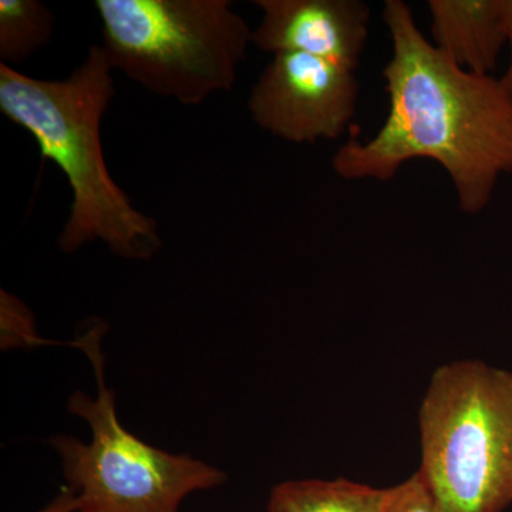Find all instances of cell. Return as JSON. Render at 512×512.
I'll use <instances>...</instances> for the list:
<instances>
[{
  "mask_svg": "<svg viewBox=\"0 0 512 512\" xmlns=\"http://www.w3.org/2000/svg\"><path fill=\"white\" fill-rule=\"evenodd\" d=\"M382 18L392 40L382 73L389 113L375 136L336 150L333 171L384 183L409 161L433 160L450 177L460 210L480 214L512 173L511 103L494 76L467 72L437 49L403 0H386Z\"/></svg>",
  "mask_w": 512,
  "mask_h": 512,
  "instance_id": "6da1fadb",
  "label": "cell"
},
{
  "mask_svg": "<svg viewBox=\"0 0 512 512\" xmlns=\"http://www.w3.org/2000/svg\"><path fill=\"white\" fill-rule=\"evenodd\" d=\"M113 72L101 46L90 47L64 80H39L0 64V111L32 134L69 181L73 201L60 249L76 252L101 241L120 258L144 261L161 248L157 222L113 180L101 146V123L116 93Z\"/></svg>",
  "mask_w": 512,
  "mask_h": 512,
  "instance_id": "7a4b0ae2",
  "label": "cell"
},
{
  "mask_svg": "<svg viewBox=\"0 0 512 512\" xmlns=\"http://www.w3.org/2000/svg\"><path fill=\"white\" fill-rule=\"evenodd\" d=\"M94 9L111 69L185 106L234 89L252 45L229 0H96Z\"/></svg>",
  "mask_w": 512,
  "mask_h": 512,
  "instance_id": "3957f363",
  "label": "cell"
},
{
  "mask_svg": "<svg viewBox=\"0 0 512 512\" xmlns=\"http://www.w3.org/2000/svg\"><path fill=\"white\" fill-rule=\"evenodd\" d=\"M419 470L448 512L512 504V372L456 360L433 373L419 410Z\"/></svg>",
  "mask_w": 512,
  "mask_h": 512,
  "instance_id": "277c9868",
  "label": "cell"
},
{
  "mask_svg": "<svg viewBox=\"0 0 512 512\" xmlns=\"http://www.w3.org/2000/svg\"><path fill=\"white\" fill-rule=\"evenodd\" d=\"M101 326L74 343L92 360L99 396L70 397L69 409L92 427L89 444L60 436L52 440L62 457L67 487L97 512H178L188 494L210 490L225 474L190 456H174L148 446L121 426L114 396L104 384Z\"/></svg>",
  "mask_w": 512,
  "mask_h": 512,
  "instance_id": "5b68a950",
  "label": "cell"
},
{
  "mask_svg": "<svg viewBox=\"0 0 512 512\" xmlns=\"http://www.w3.org/2000/svg\"><path fill=\"white\" fill-rule=\"evenodd\" d=\"M353 70L305 53H278L249 96L252 120L293 144L336 140L356 116Z\"/></svg>",
  "mask_w": 512,
  "mask_h": 512,
  "instance_id": "8992f818",
  "label": "cell"
},
{
  "mask_svg": "<svg viewBox=\"0 0 512 512\" xmlns=\"http://www.w3.org/2000/svg\"><path fill=\"white\" fill-rule=\"evenodd\" d=\"M262 20L252 46L272 56L305 53L356 72L372 12L362 0H255Z\"/></svg>",
  "mask_w": 512,
  "mask_h": 512,
  "instance_id": "52a82bcc",
  "label": "cell"
},
{
  "mask_svg": "<svg viewBox=\"0 0 512 512\" xmlns=\"http://www.w3.org/2000/svg\"><path fill=\"white\" fill-rule=\"evenodd\" d=\"M433 45L467 72L493 76L505 47L503 0H429Z\"/></svg>",
  "mask_w": 512,
  "mask_h": 512,
  "instance_id": "ba28073f",
  "label": "cell"
},
{
  "mask_svg": "<svg viewBox=\"0 0 512 512\" xmlns=\"http://www.w3.org/2000/svg\"><path fill=\"white\" fill-rule=\"evenodd\" d=\"M392 494L346 478L286 481L272 488L268 512H384Z\"/></svg>",
  "mask_w": 512,
  "mask_h": 512,
  "instance_id": "9c48e42d",
  "label": "cell"
},
{
  "mask_svg": "<svg viewBox=\"0 0 512 512\" xmlns=\"http://www.w3.org/2000/svg\"><path fill=\"white\" fill-rule=\"evenodd\" d=\"M55 30L52 10L37 0H0V59L20 63L49 45Z\"/></svg>",
  "mask_w": 512,
  "mask_h": 512,
  "instance_id": "30bf717a",
  "label": "cell"
},
{
  "mask_svg": "<svg viewBox=\"0 0 512 512\" xmlns=\"http://www.w3.org/2000/svg\"><path fill=\"white\" fill-rule=\"evenodd\" d=\"M384 512H448L420 470L394 485L392 500Z\"/></svg>",
  "mask_w": 512,
  "mask_h": 512,
  "instance_id": "8fae6325",
  "label": "cell"
},
{
  "mask_svg": "<svg viewBox=\"0 0 512 512\" xmlns=\"http://www.w3.org/2000/svg\"><path fill=\"white\" fill-rule=\"evenodd\" d=\"M2 329L5 338L22 340L25 343L40 340L33 335V323L30 322L29 312L22 303L16 301L9 293L2 292Z\"/></svg>",
  "mask_w": 512,
  "mask_h": 512,
  "instance_id": "7c38bea8",
  "label": "cell"
},
{
  "mask_svg": "<svg viewBox=\"0 0 512 512\" xmlns=\"http://www.w3.org/2000/svg\"><path fill=\"white\" fill-rule=\"evenodd\" d=\"M40 512H97L92 505L86 503L80 495L74 493L69 487L64 488L57 495L55 501L47 505Z\"/></svg>",
  "mask_w": 512,
  "mask_h": 512,
  "instance_id": "4fadbf2b",
  "label": "cell"
},
{
  "mask_svg": "<svg viewBox=\"0 0 512 512\" xmlns=\"http://www.w3.org/2000/svg\"><path fill=\"white\" fill-rule=\"evenodd\" d=\"M505 46L510 50V62L503 76L498 79L501 89L512 106V0H503Z\"/></svg>",
  "mask_w": 512,
  "mask_h": 512,
  "instance_id": "5bb4252c",
  "label": "cell"
}]
</instances>
